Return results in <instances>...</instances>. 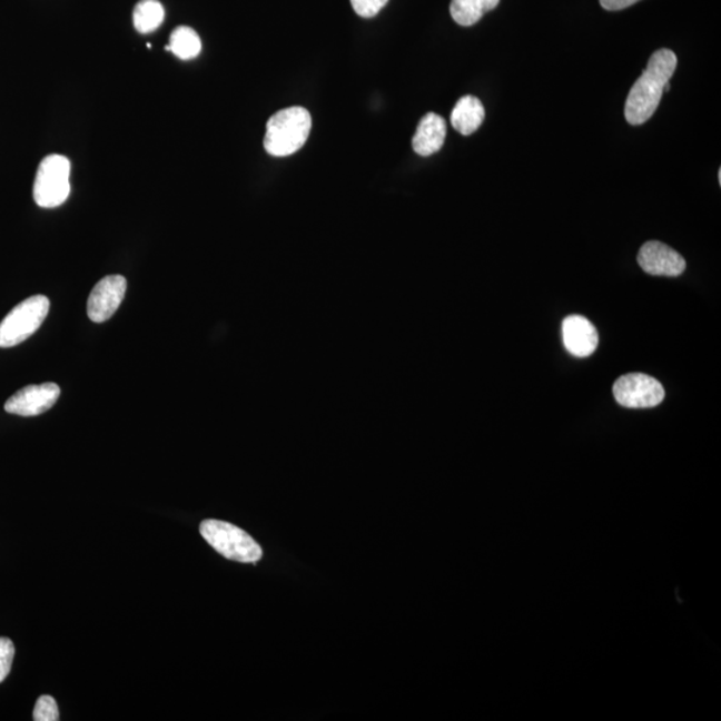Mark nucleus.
Segmentation results:
<instances>
[{
    "label": "nucleus",
    "instance_id": "obj_7",
    "mask_svg": "<svg viewBox=\"0 0 721 721\" xmlns=\"http://www.w3.org/2000/svg\"><path fill=\"white\" fill-rule=\"evenodd\" d=\"M60 397V387L53 383L29 385L7 399L4 411L22 417H36L50 411Z\"/></svg>",
    "mask_w": 721,
    "mask_h": 721
},
{
    "label": "nucleus",
    "instance_id": "obj_12",
    "mask_svg": "<svg viewBox=\"0 0 721 721\" xmlns=\"http://www.w3.org/2000/svg\"><path fill=\"white\" fill-rule=\"evenodd\" d=\"M485 118V109L476 97L466 96L458 100L452 111L451 122L454 130L463 136H472L480 129Z\"/></svg>",
    "mask_w": 721,
    "mask_h": 721
},
{
    "label": "nucleus",
    "instance_id": "obj_16",
    "mask_svg": "<svg viewBox=\"0 0 721 721\" xmlns=\"http://www.w3.org/2000/svg\"><path fill=\"white\" fill-rule=\"evenodd\" d=\"M33 720L36 721H58L59 710L56 699L43 694L37 701L33 708Z\"/></svg>",
    "mask_w": 721,
    "mask_h": 721
},
{
    "label": "nucleus",
    "instance_id": "obj_3",
    "mask_svg": "<svg viewBox=\"0 0 721 721\" xmlns=\"http://www.w3.org/2000/svg\"><path fill=\"white\" fill-rule=\"evenodd\" d=\"M199 531L207 543L226 559L251 564L263 557L257 541L236 525L219 520H205Z\"/></svg>",
    "mask_w": 721,
    "mask_h": 721
},
{
    "label": "nucleus",
    "instance_id": "obj_13",
    "mask_svg": "<svg viewBox=\"0 0 721 721\" xmlns=\"http://www.w3.org/2000/svg\"><path fill=\"white\" fill-rule=\"evenodd\" d=\"M500 0H452L451 16L460 26L476 24L481 18L498 6Z\"/></svg>",
    "mask_w": 721,
    "mask_h": 721
},
{
    "label": "nucleus",
    "instance_id": "obj_17",
    "mask_svg": "<svg viewBox=\"0 0 721 721\" xmlns=\"http://www.w3.org/2000/svg\"><path fill=\"white\" fill-rule=\"evenodd\" d=\"M13 656H16V646L7 638H0V683L9 676Z\"/></svg>",
    "mask_w": 721,
    "mask_h": 721
},
{
    "label": "nucleus",
    "instance_id": "obj_6",
    "mask_svg": "<svg viewBox=\"0 0 721 721\" xmlns=\"http://www.w3.org/2000/svg\"><path fill=\"white\" fill-rule=\"evenodd\" d=\"M613 396L621 406L648 409L663 403L665 391L656 378L643 373H631L614 383Z\"/></svg>",
    "mask_w": 721,
    "mask_h": 721
},
{
    "label": "nucleus",
    "instance_id": "obj_18",
    "mask_svg": "<svg viewBox=\"0 0 721 721\" xmlns=\"http://www.w3.org/2000/svg\"><path fill=\"white\" fill-rule=\"evenodd\" d=\"M389 0H350L353 10L363 18H373L384 9Z\"/></svg>",
    "mask_w": 721,
    "mask_h": 721
},
{
    "label": "nucleus",
    "instance_id": "obj_10",
    "mask_svg": "<svg viewBox=\"0 0 721 721\" xmlns=\"http://www.w3.org/2000/svg\"><path fill=\"white\" fill-rule=\"evenodd\" d=\"M563 337L566 350L574 357L585 358L596 350L599 334L590 319L570 316L563 323Z\"/></svg>",
    "mask_w": 721,
    "mask_h": 721
},
{
    "label": "nucleus",
    "instance_id": "obj_19",
    "mask_svg": "<svg viewBox=\"0 0 721 721\" xmlns=\"http://www.w3.org/2000/svg\"><path fill=\"white\" fill-rule=\"evenodd\" d=\"M640 2V0H600V4L608 11H620Z\"/></svg>",
    "mask_w": 721,
    "mask_h": 721
},
{
    "label": "nucleus",
    "instance_id": "obj_14",
    "mask_svg": "<svg viewBox=\"0 0 721 721\" xmlns=\"http://www.w3.org/2000/svg\"><path fill=\"white\" fill-rule=\"evenodd\" d=\"M179 59H192L199 56L203 50V42L196 31L187 26H179L171 32L170 45L166 47Z\"/></svg>",
    "mask_w": 721,
    "mask_h": 721
},
{
    "label": "nucleus",
    "instance_id": "obj_15",
    "mask_svg": "<svg viewBox=\"0 0 721 721\" xmlns=\"http://www.w3.org/2000/svg\"><path fill=\"white\" fill-rule=\"evenodd\" d=\"M132 20L140 33L156 31L165 20L164 6L158 0H140L134 9Z\"/></svg>",
    "mask_w": 721,
    "mask_h": 721
},
{
    "label": "nucleus",
    "instance_id": "obj_5",
    "mask_svg": "<svg viewBox=\"0 0 721 721\" xmlns=\"http://www.w3.org/2000/svg\"><path fill=\"white\" fill-rule=\"evenodd\" d=\"M50 312V299L32 296L20 303L0 323V347L17 346L29 339L42 326Z\"/></svg>",
    "mask_w": 721,
    "mask_h": 721
},
{
    "label": "nucleus",
    "instance_id": "obj_11",
    "mask_svg": "<svg viewBox=\"0 0 721 721\" xmlns=\"http://www.w3.org/2000/svg\"><path fill=\"white\" fill-rule=\"evenodd\" d=\"M446 138V122L443 117L434 112H427L421 119L416 134H414L413 150L421 157H431L441 150Z\"/></svg>",
    "mask_w": 721,
    "mask_h": 721
},
{
    "label": "nucleus",
    "instance_id": "obj_2",
    "mask_svg": "<svg viewBox=\"0 0 721 721\" xmlns=\"http://www.w3.org/2000/svg\"><path fill=\"white\" fill-rule=\"evenodd\" d=\"M310 130V112L304 107L280 110L266 125L265 150L273 157H289L303 149Z\"/></svg>",
    "mask_w": 721,
    "mask_h": 721
},
{
    "label": "nucleus",
    "instance_id": "obj_1",
    "mask_svg": "<svg viewBox=\"0 0 721 721\" xmlns=\"http://www.w3.org/2000/svg\"><path fill=\"white\" fill-rule=\"evenodd\" d=\"M676 53L661 49L653 53L646 69L633 85L625 103V118L633 126L643 125L658 110L665 86L676 70Z\"/></svg>",
    "mask_w": 721,
    "mask_h": 721
},
{
    "label": "nucleus",
    "instance_id": "obj_4",
    "mask_svg": "<svg viewBox=\"0 0 721 721\" xmlns=\"http://www.w3.org/2000/svg\"><path fill=\"white\" fill-rule=\"evenodd\" d=\"M70 160L59 154L47 156L39 165L33 182V200L43 209L63 205L71 192Z\"/></svg>",
    "mask_w": 721,
    "mask_h": 721
},
{
    "label": "nucleus",
    "instance_id": "obj_8",
    "mask_svg": "<svg viewBox=\"0 0 721 721\" xmlns=\"http://www.w3.org/2000/svg\"><path fill=\"white\" fill-rule=\"evenodd\" d=\"M127 280L124 276H107L93 287L87 300V314L92 323L102 324L118 310L125 298Z\"/></svg>",
    "mask_w": 721,
    "mask_h": 721
},
{
    "label": "nucleus",
    "instance_id": "obj_9",
    "mask_svg": "<svg viewBox=\"0 0 721 721\" xmlns=\"http://www.w3.org/2000/svg\"><path fill=\"white\" fill-rule=\"evenodd\" d=\"M638 263L645 273L656 277H679L685 270V259L659 240L641 246Z\"/></svg>",
    "mask_w": 721,
    "mask_h": 721
}]
</instances>
